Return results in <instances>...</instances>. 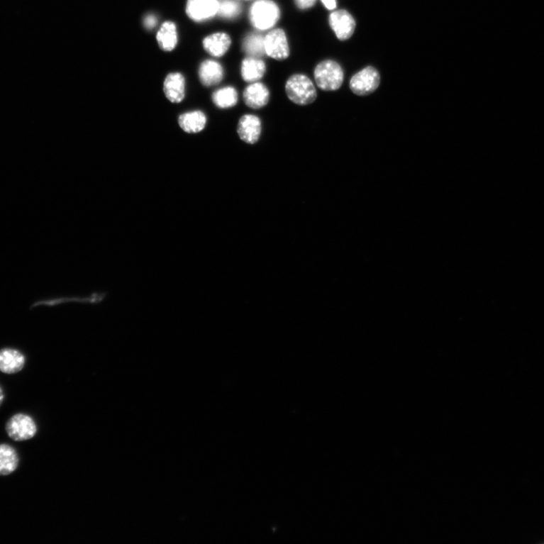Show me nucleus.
I'll list each match as a JSON object with an SVG mask.
<instances>
[{
    "label": "nucleus",
    "instance_id": "f257e3e1",
    "mask_svg": "<svg viewBox=\"0 0 544 544\" xmlns=\"http://www.w3.org/2000/svg\"><path fill=\"white\" fill-rule=\"evenodd\" d=\"M286 94L296 105H310L317 99V91L312 81L304 74H294L289 78L285 86Z\"/></svg>",
    "mask_w": 544,
    "mask_h": 544
},
{
    "label": "nucleus",
    "instance_id": "f03ea898",
    "mask_svg": "<svg viewBox=\"0 0 544 544\" xmlns=\"http://www.w3.org/2000/svg\"><path fill=\"white\" fill-rule=\"evenodd\" d=\"M281 11L272 0H257L250 10V21L254 28L267 30L279 21Z\"/></svg>",
    "mask_w": 544,
    "mask_h": 544
},
{
    "label": "nucleus",
    "instance_id": "7ed1b4c3",
    "mask_svg": "<svg viewBox=\"0 0 544 544\" xmlns=\"http://www.w3.org/2000/svg\"><path fill=\"white\" fill-rule=\"evenodd\" d=\"M314 77L316 83L321 89L335 91L343 85L344 73L338 62L326 60L316 66Z\"/></svg>",
    "mask_w": 544,
    "mask_h": 544
},
{
    "label": "nucleus",
    "instance_id": "20e7f679",
    "mask_svg": "<svg viewBox=\"0 0 544 544\" xmlns=\"http://www.w3.org/2000/svg\"><path fill=\"white\" fill-rule=\"evenodd\" d=\"M6 431L16 442L31 439L38 433V425L32 416L26 413H16L7 421Z\"/></svg>",
    "mask_w": 544,
    "mask_h": 544
},
{
    "label": "nucleus",
    "instance_id": "39448f33",
    "mask_svg": "<svg viewBox=\"0 0 544 544\" xmlns=\"http://www.w3.org/2000/svg\"><path fill=\"white\" fill-rule=\"evenodd\" d=\"M379 82V74L376 69L367 67L353 77L350 87L355 94L367 96L378 88Z\"/></svg>",
    "mask_w": 544,
    "mask_h": 544
},
{
    "label": "nucleus",
    "instance_id": "423d86ee",
    "mask_svg": "<svg viewBox=\"0 0 544 544\" xmlns=\"http://www.w3.org/2000/svg\"><path fill=\"white\" fill-rule=\"evenodd\" d=\"M265 53L272 59L283 61L290 55L288 41L282 29L272 30L264 37Z\"/></svg>",
    "mask_w": 544,
    "mask_h": 544
},
{
    "label": "nucleus",
    "instance_id": "0eeeda50",
    "mask_svg": "<svg viewBox=\"0 0 544 544\" xmlns=\"http://www.w3.org/2000/svg\"><path fill=\"white\" fill-rule=\"evenodd\" d=\"M329 24L340 40L350 39L355 29V21L345 10L335 11L329 17Z\"/></svg>",
    "mask_w": 544,
    "mask_h": 544
},
{
    "label": "nucleus",
    "instance_id": "6e6552de",
    "mask_svg": "<svg viewBox=\"0 0 544 544\" xmlns=\"http://www.w3.org/2000/svg\"><path fill=\"white\" fill-rule=\"evenodd\" d=\"M238 134L243 142L254 145L258 143L262 133V122L253 114L242 116L238 124Z\"/></svg>",
    "mask_w": 544,
    "mask_h": 544
},
{
    "label": "nucleus",
    "instance_id": "1a4fd4ad",
    "mask_svg": "<svg viewBox=\"0 0 544 544\" xmlns=\"http://www.w3.org/2000/svg\"><path fill=\"white\" fill-rule=\"evenodd\" d=\"M218 0H188L187 13L196 22H204L215 17L218 13Z\"/></svg>",
    "mask_w": 544,
    "mask_h": 544
},
{
    "label": "nucleus",
    "instance_id": "9d476101",
    "mask_svg": "<svg viewBox=\"0 0 544 544\" xmlns=\"http://www.w3.org/2000/svg\"><path fill=\"white\" fill-rule=\"evenodd\" d=\"M243 98L246 106L252 109H261L268 105L270 92L262 83H252L244 91Z\"/></svg>",
    "mask_w": 544,
    "mask_h": 544
},
{
    "label": "nucleus",
    "instance_id": "9b49d317",
    "mask_svg": "<svg viewBox=\"0 0 544 544\" xmlns=\"http://www.w3.org/2000/svg\"><path fill=\"white\" fill-rule=\"evenodd\" d=\"M26 358L20 351L6 348L0 350V372L14 374L21 372L26 365Z\"/></svg>",
    "mask_w": 544,
    "mask_h": 544
},
{
    "label": "nucleus",
    "instance_id": "f8f14e48",
    "mask_svg": "<svg viewBox=\"0 0 544 544\" xmlns=\"http://www.w3.org/2000/svg\"><path fill=\"white\" fill-rule=\"evenodd\" d=\"M199 77L202 84L207 87L218 85L224 77L223 67L218 62L206 60L202 62L199 68Z\"/></svg>",
    "mask_w": 544,
    "mask_h": 544
},
{
    "label": "nucleus",
    "instance_id": "ddd939ff",
    "mask_svg": "<svg viewBox=\"0 0 544 544\" xmlns=\"http://www.w3.org/2000/svg\"><path fill=\"white\" fill-rule=\"evenodd\" d=\"M266 72V65L260 57H248L243 61L240 73L247 83L259 82Z\"/></svg>",
    "mask_w": 544,
    "mask_h": 544
},
{
    "label": "nucleus",
    "instance_id": "4468645a",
    "mask_svg": "<svg viewBox=\"0 0 544 544\" xmlns=\"http://www.w3.org/2000/svg\"><path fill=\"white\" fill-rule=\"evenodd\" d=\"M231 39L226 33H216L204 38L203 45L205 51L214 57H222L230 49Z\"/></svg>",
    "mask_w": 544,
    "mask_h": 544
},
{
    "label": "nucleus",
    "instance_id": "2eb2a0df",
    "mask_svg": "<svg viewBox=\"0 0 544 544\" xmlns=\"http://www.w3.org/2000/svg\"><path fill=\"white\" fill-rule=\"evenodd\" d=\"M164 91L172 103H179L185 96V79L179 73L170 74L165 79Z\"/></svg>",
    "mask_w": 544,
    "mask_h": 544
},
{
    "label": "nucleus",
    "instance_id": "dca6fc26",
    "mask_svg": "<svg viewBox=\"0 0 544 544\" xmlns=\"http://www.w3.org/2000/svg\"><path fill=\"white\" fill-rule=\"evenodd\" d=\"M106 298V293L96 292L87 296H66L41 301L33 306L39 305L55 306L67 303L96 305L103 302Z\"/></svg>",
    "mask_w": 544,
    "mask_h": 544
},
{
    "label": "nucleus",
    "instance_id": "f3484780",
    "mask_svg": "<svg viewBox=\"0 0 544 544\" xmlns=\"http://www.w3.org/2000/svg\"><path fill=\"white\" fill-rule=\"evenodd\" d=\"M206 121L204 112L194 111L180 115L179 124L185 133H199L204 130Z\"/></svg>",
    "mask_w": 544,
    "mask_h": 544
},
{
    "label": "nucleus",
    "instance_id": "a211bd4d",
    "mask_svg": "<svg viewBox=\"0 0 544 544\" xmlns=\"http://www.w3.org/2000/svg\"><path fill=\"white\" fill-rule=\"evenodd\" d=\"M19 456L16 450L8 444L0 445V476L13 473L19 466Z\"/></svg>",
    "mask_w": 544,
    "mask_h": 544
},
{
    "label": "nucleus",
    "instance_id": "6ab92c4d",
    "mask_svg": "<svg viewBox=\"0 0 544 544\" xmlns=\"http://www.w3.org/2000/svg\"><path fill=\"white\" fill-rule=\"evenodd\" d=\"M157 40L161 50L166 52L174 50L178 42L177 29L174 23L165 22L157 34Z\"/></svg>",
    "mask_w": 544,
    "mask_h": 544
},
{
    "label": "nucleus",
    "instance_id": "aec40b11",
    "mask_svg": "<svg viewBox=\"0 0 544 544\" xmlns=\"http://www.w3.org/2000/svg\"><path fill=\"white\" fill-rule=\"evenodd\" d=\"M214 105L221 109L235 107L238 101L237 90L233 87H226L216 90L212 97Z\"/></svg>",
    "mask_w": 544,
    "mask_h": 544
},
{
    "label": "nucleus",
    "instance_id": "412c9836",
    "mask_svg": "<svg viewBox=\"0 0 544 544\" xmlns=\"http://www.w3.org/2000/svg\"><path fill=\"white\" fill-rule=\"evenodd\" d=\"M242 49L249 57H262L265 53L264 37L252 33L243 41Z\"/></svg>",
    "mask_w": 544,
    "mask_h": 544
},
{
    "label": "nucleus",
    "instance_id": "4be33fe9",
    "mask_svg": "<svg viewBox=\"0 0 544 544\" xmlns=\"http://www.w3.org/2000/svg\"><path fill=\"white\" fill-rule=\"evenodd\" d=\"M242 8L238 0H218L217 15L226 20H234L241 14Z\"/></svg>",
    "mask_w": 544,
    "mask_h": 544
},
{
    "label": "nucleus",
    "instance_id": "5701e85b",
    "mask_svg": "<svg viewBox=\"0 0 544 544\" xmlns=\"http://www.w3.org/2000/svg\"><path fill=\"white\" fill-rule=\"evenodd\" d=\"M317 0H294L295 4L301 10H306L313 7Z\"/></svg>",
    "mask_w": 544,
    "mask_h": 544
},
{
    "label": "nucleus",
    "instance_id": "b1692460",
    "mask_svg": "<svg viewBox=\"0 0 544 544\" xmlns=\"http://www.w3.org/2000/svg\"><path fill=\"white\" fill-rule=\"evenodd\" d=\"M157 20L154 15H148L144 19L145 27L148 29H153L157 26Z\"/></svg>",
    "mask_w": 544,
    "mask_h": 544
},
{
    "label": "nucleus",
    "instance_id": "393cba45",
    "mask_svg": "<svg viewBox=\"0 0 544 544\" xmlns=\"http://www.w3.org/2000/svg\"><path fill=\"white\" fill-rule=\"evenodd\" d=\"M321 2L328 10H333L337 7V1L335 0H321Z\"/></svg>",
    "mask_w": 544,
    "mask_h": 544
},
{
    "label": "nucleus",
    "instance_id": "a878e982",
    "mask_svg": "<svg viewBox=\"0 0 544 544\" xmlns=\"http://www.w3.org/2000/svg\"><path fill=\"white\" fill-rule=\"evenodd\" d=\"M5 399L4 392L1 386H0V406H1Z\"/></svg>",
    "mask_w": 544,
    "mask_h": 544
}]
</instances>
